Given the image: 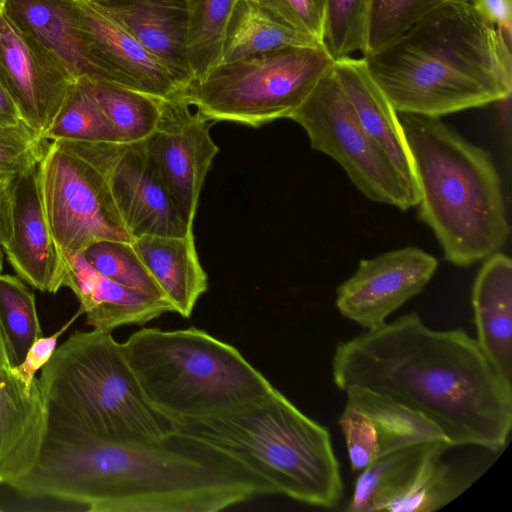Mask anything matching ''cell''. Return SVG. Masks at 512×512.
I'll return each instance as SVG.
<instances>
[{"instance_id":"cell-1","label":"cell","mask_w":512,"mask_h":512,"mask_svg":"<svg viewBox=\"0 0 512 512\" xmlns=\"http://www.w3.org/2000/svg\"><path fill=\"white\" fill-rule=\"evenodd\" d=\"M11 487L91 512H217L273 494L230 457L176 433L155 443L111 442L55 427L34 468Z\"/></svg>"},{"instance_id":"cell-2","label":"cell","mask_w":512,"mask_h":512,"mask_svg":"<svg viewBox=\"0 0 512 512\" xmlns=\"http://www.w3.org/2000/svg\"><path fill=\"white\" fill-rule=\"evenodd\" d=\"M334 385L361 387L421 414L452 447L505 448L512 384L463 329L435 330L412 311L340 342Z\"/></svg>"},{"instance_id":"cell-3","label":"cell","mask_w":512,"mask_h":512,"mask_svg":"<svg viewBox=\"0 0 512 512\" xmlns=\"http://www.w3.org/2000/svg\"><path fill=\"white\" fill-rule=\"evenodd\" d=\"M363 59L398 113L441 118L512 92L511 42L468 0L439 5Z\"/></svg>"},{"instance_id":"cell-4","label":"cell","mask_w":512,"mask_h":512,"mask_svg":"<svg viewBox=\"0 0 512 512\" xmlns=\"http://www.w3.org/2000/svg\"><path fill=\"white\" fill-rule=\"evenodd\" d=\"M173 424L174 433L230 457L273 494L324 509L342 500L340 462L329 430L275 387L232 408Z\"/></svg>"},{"instance_id":"cell-5","label":"cell","mask_w":512,"mask_h":512,"mask_svg":"<svg viewBox=\"0 0 512 512\" xmlns=\"http://www.w3.org/2000/svg\"><path fill=\"white\" fill-rule=\"evenodd\" d=\"M414 162L418 216L447 261L468 267L499 251L510 226L490 154L440 118L398 113Z\"/></svg>"},{"instance_id":"cell-6","label":"cell","mask_w":512,"mask_h":512,"mask_svg":"<svg viewBox=\"0 0 512 512\" xmlns=\"http://www.w3.org/2000/svg\"><path fill=\"white\" fill-rule=\"evenodd\" d=\"M49 427L111 442H160L174 424L145 398L111 332L74 331L41 368Z\"/></svg>"},{"instance_id":"cell-7","label":"cell","mask_w":512,"mask_h":512,"mask_svg":"<svg viewBox=\"0 0 512 512\" xmlns=\"http://www.w3.org/2000/svg\"><path fill=\"white\" fill-rule=\"evenodd\" d=\"M121 345L145 398L173 423L232 408L274 388L237 348L195 327L142 328Z\"/></svg>"},{"instance_id":"cell-8","label":"cell","mask_w":512,"mask_h":512,"mask_svg":"<svg viewBox=\"0 0 512 512\" xmlns=\"http://www.w3.org/2000/svg\"><path fill=\"white\" fill-rule=\"evenodd\" d=\"M322 44L221 62L180 95L203 117L260 127L288 118L333 67Z\"/></svg>"},{"instance_id":"cell-9","label":"cell","mask_w":512,"mask_h":512,"mask_svg":"<svg viewBox=\"0 0 512 512\" xmlns=\"http://www.w3.org/2000/svg\"><path fill=\"white\" fill-rule=\"evenodd\" d=\"M120 143L47 142L37 164L44 215L63 255L103 241L132 242L111 189Z\"/></svg>"},{"instance_id":"cell-10","label":"cell","mask_w":512,"mask_h":512,"mask_svg":"<svg viewBox=\"0 0 512 512\" xmlns=\"http://www.w3.org/2000/svg\"><path fill=\"white\" fill-rule=\"evenodd\" d=\"M288 118L304 129L311 148L334 159L367 198L401 210L417 206L397 170L363 128L333 67Z\"/></svg>"},{"instance_id":"cell-11","label":"cell","mask_w":512,"mask_h":512,"mask_svg":"<svg viewBox=\"0 0 512 512\" xmlns=\"http://www.w3.org/2000/svg\"><path fill=\"white\" fill-rule=\"evenodd\" d=\"M213 124L179 94L162 99L157 129L145 140L167 191L192 226L206 175L219 152L210 135Z\"/></svg>"},{"instance_id":"cell-12","label":"cell","mask_w":512,"mask_h":512,"mask_svg":"<svg viewBox=\"0 0 512 512\" xmlns=\"http://www.w3.org/2000/svg\"><path fill=\"white\" fill-rule=\"evenodd\" d=\"M0 80L22 121L40 138L57 117L75 78L0 2Z\"/></svg>"},{"instance_id":"cell-13","label":"cell","mask_w":512,"mask_h":512,"mask_svg":"<svg viewBox=\"0 0 512 512\" xmlns=\"http://www.w3.org/2000/svg\"><path fill=\"white\" fill-rule=\"evenodd\" d=\"M437 268V258L416 246L361 259L355 273L337 288L336 308L364 329H374L418 295Z\"/></svg>"},{"instance_id":"cell-14","label":"cell","mask_w":512,"mask_h":512,"mask_svg":"<svg viewBox=\"0 0 512 512\" xmlns=\"http://www.w3.org/2000/svg\"><path fill=\"white\" fill-rule=\"evenodd\" d=\"M344 393L346 403L338 424L353 472L359 473L377 458L409 445L447 441L427 418L384 395L361 387Z\"/></svg>"},{"instance_id":"cell-15","label":"cell","mask_w":512,"mask_h":512,"mask_svg":"<svg viewBox=\"0 0 512 512\" xmlns=\"http://www.w3.org/2000/svg\"><path fill=\"white\" fill-rule=\"evenodd\" d=\"M73 1L82 38L104 82L160 99L182 92L170 71L105 9L93 0Z\"/></svg>"},{"instance_id":"cell-16","label":"cell","mask_w":512,"mask_h":512,"mask_svg":"<svg viewBox=\"0 0 512 512\" xmlns=\"http://www.w3.org/2000/svg\"><path fill=\"white\" fill-rule=\"evenodd\" d=\"M111 189L132 240L146 235L183 236L193 230L167 191L145 141L119 145Z\"/></svg>"},{"instance_id":"cell-17","label":"cell","mask_w":512,"mask_h":512,"mask_svg":"<svg viewBox=\"0 0 512 512\" xmlns=\"http://www.w3.org/2000/svg\"><path fill=\"white\" fill-rule=\"evenodd\" d=\"M2 250L17 276L29 286L51 294L66 286L69 265L44 215L37 165L16 175L13 236Z\"/></svg>"},{"instance_id":"cell-18","label":"cell","mask_w":512,"mask_h":512,"mask_svg":"<svg viewBox=\"0 0 512 512\" xmlns=\"http://www.w3.org/2000/svg\"><path fill=\"white\" fill-rule=\"evenodd\" d=\"M49 429L38 378L26 385L13 367L0 368V484L11 486L36 465Z\"/></svg>"},{"instance_id":"cell-19","label":"cell","mask_w":512,"mask_h":512,"mask_svg":"<svg viewBox=\"0 0 512 512\" xmlns=\"http://www.w3.org/2000/svg\"><path fill=\"white\" fill-rule=\"evenodd\" d=\"M333 69L363 128L419 202L414 162L398 112L371 76L364 59L347 56L336 60Z\"/></svg>"},{"instance_id":"cell-20","label":"cell","mask_w":512,"mask_h":512,"mask_svg":"<svg viewBox=\"0 0 512 512\" xmlns=\"http://www.w3.org/2000/svg\"><path fill=\"white\" fill-rule=\"evenodd\" d=\"M93 1L153 54L183 90L189 85L193 74L186 53V0Z\"/></svg>"},{"instance_id":"cell-21","label":"cell","mask_w":512,"mask_h":512,"mask_svg":"<svg viewBox=\"0 0 512 512\" xmlns=\"http://www.w3.org/2000/svg\"><path fill=\"white\" fill-rule=\"evenodd\" d=\"M69 265L66 282L77 297L86 324L93 329L112 332L124 325H144L173 312L159 298L122 285L97 272L82 253L64 255Z\"/></svg>"},{"instance_id":"cell-22","label":"cell","mask_w":512,"mask_h":512,"mask_svg":"<svg viewBox=\"0 0 512 512\" xmlns=\"http://www.w3.org/2000/svg\"><path fill=\"white\" fill-rule=\"evenodd\" d=\"M471 303L475 338L501 376L512 384V262L495 252L474 280Z\"/></svg>"},{"instance_id":"cell-23","label":"cell","mask_w":512,"mask_h":512,"mask_svg":"<svg viewBox=\"0 0 512 512\" xmlns=\"http://www.w3.org/2000/svg\"><path fill=\"white\" fill-rule=\"evenodd\" d=\"M132 244L173 312L189 318L208 288L193 230L183 236H140Z\"/></svg>"},{"instance_id":"cell-24","label":"cell","mask_w":512,"mask_h":512,"mask_svg":"<svg viewBox=\"0 0 512 512\" xmlns=\"http://www.w3.org/2000/svg\"><path fill=\"white\" fill-rule=\"evenodd\" d=\"M18 25L40 40L77 79L104 81L79 30L73 0H0Z\"/></svg>"},{"instance_id":"cell-25","label":"cell","mask_w":512,"mask_h":512,"mask_svg":"<svg viewBox=\"0 0 512 512\" xmlns=\"http://www.w3.org/2000/svg\"><path fill=\"white\" fill-rule=\"evenodd\" d=\"M451 448L444 440L426 441L377 458L359 472L345 510L389 512L410 491L426 465Z\"/></svg>"},{"instance_id":"cell-26","label":"cell","mask_w":512,"mask_h":512,"mask_svg":"<svg viewBox=\"0 0 512 512\" xmlns=\"http://www.w3.org/2000/svg\"><path fill=\"white\" fill-rule=\"evenodd\" d=\"M321 44L252 0H236L229 16L222 61L229 62L288 46Z\"/></svg>"},{"instance_id":"cell-27","label":"cell","mask_w":512,"mask_h":512,"mask_svg":"<svg viewBox=\"0 0 512 512\" xmlns=\"http://www.w3.org/2000/svg\"><path fill=\"white\" fill-rule=\"evenodd\" d=\"M41 138L46 141L119 143L113 125L95 96L90 79L85 76L72 83L57 117Z\"/></svg>"},{"instance_id":"cell-28","label":"cell","mask_w":512,"mask_h":512,"mask_svg":"<svg viewBox=\"0 0 512 512\" xmlns=\"http://www.w3.org/2000/svg\"><path fill=\"white\" fill-rule=\"evenodd\" d=\"M90 81L120 144L145 141L154 133L161 118L162 99L117 84Z\"/></svg>"},{"instance_id":"cell-29","label":"cell","mask_w":512,"mask_h":512,"mask_svg":"<svg viewBox=\"0 0 512 512\" xmlns=\"http://www.w3.org/2000/svg\"><path fill=\"white\" fill-rule=\"evenodd\" d=\"M236 0H186V53L193 79L222 61L226 25Z\"/></svg>"},{"instance_id":"cell-30","label":"cell","mask_w":512,"mask_h":512,"mask_svg":"<svg viewBox=\"0 0 512 512\" xmlns=\"http://www.w3.org/2000/svg\"><path fill=\"white\" fill-rule=\"evenodd\" d=\"M0 327L11 367L18 366L43 336L35 295L18 276L0 273Z\"/></svg>"},{"instance_id":"cell-31","label":"cell","mask_w":512,"mask_h":512,"mask_svg":"<svg viewBox=\"0 0 512 512\" xmlns=\"http://www.w3.org/2000/svg\"><path fill=\"white\" fill-rule=\"evenodd\" d=\"M444 455L433 458L410 491L389 512H431L460 496L477 479L474 472L446 462Z\"/></svg>"},{"instance_id":"cell-32","label":"cell","mask_w":512,"mask_h":512,"mask_svg":"<svg viewBox=\"0 0 512 512\" xmlns=\"http://www.w3.org/2000/svg\"><path fill=\"white\" fill-rule=\"evenodd\" d=\"M372 0H322L321 43L339 60L364 51Z\"/></svg>"},{"instance_id":"cell-33","label":"cell","mask_w":512,"mask_h":512,"mask_svg":"<svg viewBox=\"0 0 512 512\" xmlns=\"http://www.w3.org/2000/svg\"><path fill=\"white\" fill-rule=\"evenodd\" d=\"M82 254L100 274L122 285L167 301L132 242L98 241L88 246Z\"/></svg>"},{"instance_id":"cell-34","label":"cell","mask_w":512,"mask_h":512,"mask_svg":"<svg viewBox=\"0 0 512 512\" xmlns=\"http://www.w3.org/2000/svg\"><path fill=\"white\" fill-rule=\"evenodd\" d=\"M455 0H372L363 55L387 45L416 20Z\"/></svg>"},{"instance_id":"cell-35","label":"cell","mask_w":512,"mask_h":512,"mask_svg":"<svg viewBox=\"0 0 512 512\" xmlns=\"http://www.w3.org/2000/svg\"><path fill=\"white\" fill-rule=\"evenodd\" d=\"M47 142L23 121L0 124V173L18 175L37 165Z\"/></svg>"},{"instance_id":"cell-36","label":"cell","mask_w":512,"mask_h":512,"mask_svg":"<svg viewBox=\"0 0 512 512\" xmlns=\"http://www.w3.org/2000/svg\"><path fill=\"white\" fill-rule=\"evenodd\" d=\"M277 18L321 43L322 18L311 0H252ZM322 44V43H321Z\"/></svg>"},{"instance_id":"cell-37","label":"cell","mask_w":512,"mask_h":512,"mask_svg":"<svg viewBox=\"0 0 512 512\" xmlns=\"http://www.w3.org/2000/svg\"><path fill=\"white\" fill-rule=\"evenodd\" d=\"M83 314L79 308L77 313L65 323L58 331L48 337H40L30 346L24 360L16 367H13L20 379L28 386H32L36 379L37 371L49 361L57 348L58 339L72 325V323Z\"/></svg>"},{"instance_id":"cell-38","label":"cell","mask_w":512,"mask_h":512,"mask_svg":"<svg viewBox=\"0 0 512 512\" xmlns=\"http://www.w3.org/2000/svg\"><path fill=\"white\" fill-rule=\"evenodd\" d=\"M475 10L511 42V0H468Z\"/></svg>"},{"instance_id":"cell-39","label":"cell","mask_w":512,"mask_h":512,"mask_svg":"<svg viewBox=\"0 0 512 512\" xmlns=\"http://www.w3.org/2000/svg\"><path fill=\"white\" fill-rule=\"evenodd\" d=\"M16 175L0 173V247L7 246L13 236V190Z\"/></svg>"},{"instance_id":"cell-40","label":"cell","mask_w":512,"mask_h":512,"mask_svg":"<svg viewBox=\"0 0 512 512\" xmlns=\"http://www.w3.org/2000/svg\"><path fill=\"white\" fill-rule=\"evenodd\" d=\"M22 121L19 111L0 80V124L16 125Z\"/></svg>"},{"instance_id":"cell-41","label":"cell","mask_w":512,"mask_h":512,"mask_svg":"<svg viewBox=\"0 0 512 512\" xmlns=\"http://www.w3.org/2000/svg\"><path fill=\"white\" fill-rule=\"evenodd\" d=\"M11 367L5 339L0 327V368Z\"/></svg>"},{"instance_id":"cell-42","label":"cell","mask_w":512,"mask_h":512,"mask_svg":"<svg viewBox=\"0 0 512 512\" xmlns=\"http://www.w3.org/2000/svg\"><path fill=\"white\" fill-rule=\"evenodd\" d=\"M322 18V0H311Z\"/></svg>"},{"instance_id":"cell-43","label":"cell","mask_w":512,"mask_h":512,"mask_svg":"<svg viewBox=\"0 0 512 512\" xmlns=\"http://www.w3.org/2000/svg\"><path fill=\"white\" fill-rule=\"evenodd\" d=\"M3 260H4V252L2 248L0 247V273L3 270Z\"/></svg>"}]
</instances>
